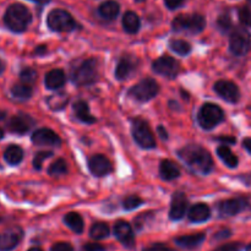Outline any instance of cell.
Segmentation results:
<instances>
[{"label": "cell", "instance_id": "cell-1", "mask_svg": "<svg viewBox=\"0 0 251 251\" xmlns=\"http://www.w3.org/2000/svg\"><path fill=\"white\" fill-rule=\"evenodd\" d=\"M179 158L184 162L191 172L207 176L213 171V159L210 152L199 145H188L176 152Z\"/></svg>", "mask_w": 251, "mask_h": 251}, {"label": "cell", "instance_id": "cell-2", "mask_svg": "<svg viewBox=\"0 0 251 251\" xmlns=\"http://www.w3.org/2000/svg\"><path fill=\"white\" fill-rule=\"evenodd\" d=\"M2 20L10 31L14 33H22L32 24L33 16L26 5L21 2H12L5 10Z\"/></svg>", "mask_w": 251, "mask_h": 251}, {"label": "cell", "instance_id": "cell-3", "mask_svg": "<svg viewBox=\"0 0 251 251\" xmlns=\"http://www.w3.org/2000/svg\"><path fill=\"white\" fill-rule=\"evenodd\" d=\"M206 28V17L199 12L180 14L172 21L174 32H186L189 34H199Z\"/></svg>", "mask_w": 251, "mask_h": 251}, {"label": "cell", "instance_id": "cell-4", "mask_svg": "<svg viewBox=\"0 0 251 251\" xmlns=\"http://www.w3.org/2000/svg\"><path fill=\"white\" fill-rule=\"evenodd\" d=\"M47 26L50 31L63 33V32L75 31L80 27V25L68 10L53 9L47 16Z\"/></svg>", "mask_w": 251, "mask_h": 251}, {"label": "cell", "instance_id": "cell-5", "mask_svg": "<svg viewBox=\"0 0 251 251\" xmlns=\"http://www.w3.org/2000/svg\"><path fill=\"white\" fill-rule=\"evenodd\" d=\"M98 78V64L93 58L81 61L71 70V80L76 86H90Z\"/></svg>", "mask_w": 251, "mask_h": 251}, {"label": "cell", "instance_id": "cell-6", "mask_svg": "<svg viewBox=\"0 0 251 251\" xmlns=\"http://www.w3.org/2000/svg\"><path fill=\"white\" fill-rule=\"evenodd\" d=\"M225 119V112L222 108L213 103H205L200 108L198 114V122L205 130H211L217 126Z\"/></svg>", "mask_w": 251, "mask_h": 251}, {"label": "cell", "instance_id": "cell-7", "mask_svg": "<svg viewBox=\"0 0 251 251\" xmlns=\"http://www.w3.org/2000/svg\"><path fill=\"white\" fill-rule=\"evenodd\" d=\"M251 49V36L245 27H234L230 32L229 50L237 56L247 55Z\"/></svg>", "mask_w": 251, "mask_h": 251}, {"label": "cell", "instance_id": "cell-8", "mask_svg": "<svg viewBox=\"0 0 251 251\" xmlns=\"http://www.w3.org/2000/svg\"><path fill=\"white\" fill-rule=\"evenodd\" d=\"M131 132L132 137H134V140L140 147L146 150L156 147V140H154L153 132H152L151 127L149 126L147 122H145L144 119L137 118V119L132 122Z\"/></svg>", "mask_w": 251, "mask_h": 251}, {"label": "cell", "instance_id": "cell-9", "mask_svg": "<svg viewBox=\"0 0 251 251\" xmlns=\"http://www.w3.org/2000/svg\"><path fill=\"white\" fill-rule=\"evenodd\" d=\"M159 92V86L153 78H145L129 90V96L139 102H149Z\"/></svg>", "mask_w": 251, "mask_h": 251}, {"label": "cell", "instance_id": "cell-10", "mask_svg": "<svg viewBox=\"0 0 251 251\" xmlns=\"http://www.w3.org/2000/svg\"><path fill=\"white\" fill-rule=\"evenodd\" d=\"M152 69L158 75L164 76L168 78H176L180 70V65L174 58L169 55H162L152 64Z\"/></svg>", "mask_w": 251, "mask_h": 251}, {"label": "cell", "instance_id": "cell-11", "mask_svg": "<svg viewBox=\"0 0 251 251\" xmlns=\"http://www.w3.org/2000/svg\"><path fill=\"white\" fill-rule=\"evenodd\" d=\"M216 93L229 103H237L240 98L239 87L232 81L221 80L217 81L213 86Z\"/></svg>", "mask_w": 251, "mask_h": 251}, {"label": "cell", "instance_id": "cell-12", "mask_svg": "<svg viewBox=\"0 0 251 251\" xmlns=\"http://www.w3.org/2000/svg\"><path fill=\"white\" fill-rule=\"evenodd\" d=\"M248 207H249V202L242 198L225 200L218 203L217 206L220 215L225 216V217H232V216L238 215Z\"/></svg>", "mask_w": 251, "mask_h": 251}, {"label": "cell", "instance_id": "cell-13", "mask_svg": "<svg viewBox=\"0 0 251 251\" xmlns=\"http://www.w3.org/2000/svg\"><path fill=\"white\" fill-rule=\"evenodd\" d=\"M114 235L125 248L127 249H134L135 244V234L132 227L125 221H118L114 226Z\"/></svg>", "mask_w": 251, "mask_h": 251}, {"label": "cell", "instance_id": "cell-14", "mask_svg": "<svg viewBox=\"0 0 251 251\" xmlns=\"http://www.w3.org/2000/svg\"><path fill=\"white\" fill-rule=\"evenodd\" d=\"M88 169L95 176H105L113 172V164L103 154H95L88 159Z\"/></svg>", "mask_w": 251, "mask_h": 251}, {"label": "cell", "instance_id": "cell-15", "mask_svg": "<svg viewBox=\"0 0 251 251\" xmlns=\"http://www.w3.org/2000/svg\"><path fill=\"white\" fill-rule=\"evenodd\" d=\"M34 125V120L29 117L28 114L25 113H19V114L14 115L11 119L9 120V130L14 134L24 135L31 130V127Z\"/></svg>", "mask_w": 251, "mask_h": 251}, {"label": "cell", "instance_id": "cell-16", "mask_svg": "<svg viewBox=\"0 0 251 251\" xmlns=\"http://www.w3.org/2000/svg\"><path fill=\"white\" fill-rule=\"evenodd\" d=\"M188 199L185 194L181 191H176L173 194L171 203V211H169V217L173 221H179L185 216L186 210H188Z\"/></svg>", "mask_w": 251, "mask_h": 251}, {"label": "cell", "instance_id": "cell-17", "mask_svg": "<svg viewBox=\"0 0 251 251\" xmlns=\"http://www.w3.org/2000/svg\"><path fill=\"white\" fill-rule=\"evenodd\" d=\"M22 237L24 233L20 228H12L0 233V251L14 250L20 244Z\"/></svg>", "mask_w": 251, "mask_h": 251}, {"label": "cell", "instance_id": "cell-18", "mask_svg": "<svg viewBox=\"0 0 251 251\" xmlns=\"http://www.w3.org/2000/svg\"><path fill=\"white\" fill-rule=\"evenodd\" d=\"M31 139L36 146H59L61 144L60 137L50 129H38Z\"/></svg>", "mask_w": 251, "mask_h": 251}, {"label": "cell", "instance_id": "cell-19", "mask_svg": "<svg viewBox=\"0 0 251 251\" xmlns=\"http://www.w3.org/2000/svg\"><path fill=\"white\" fill-rule=\"evenodd\" d=\"M137 68V60L131 55H124L118 63L115 69V77L123 81L129 78Z\"/></svg>", "mask_w": 251, "mask_h": 251}, {"label": "cell", "instance_id": "cell-20", "mask_svg": "<svg viewBox=\"0 0 251 251\" xmlns=\"http://www.w3.org/2000/svg\"><path fill=\"white\" fill-rule=\"evenodd\" d=\"M120 4L117 0H105L97 7V15L107 22H112L119 16Z\"/></svg>", "mask_w": 251, "mask_h": 251}, {"label": "cell", "instance_id": "cell-21", "mask_svg": "<svg viewBox=\"0 0 251 251\" xmlns=\"http://www.w3.org/2000/svg\"><path fill=\"white\" fill-rule=\"evenodd\" d=\"M206 239L205 233H196V234H189V235H181L174 239L176 244L178 247L183 248L186 250H194L196 248L200 247Z\"/></svg>", "mask_w": 251, "mask_h": 251}, {"label": "cell", "instance_id": "cell-22", "mask_svg": "<svg viewBox=\"0 0 251 251\" xmlns=\"http://www.w3.org/2000/svg\"><path fill=\"white\" fill-rule=\"evenodd\" d=\"M122 24L124 31L129 34L137 33L140 31V28H141V19H140V16L136 12L131 11V10H127L123 15Z\"/></svg>", "mask_w": 251, "mask_h": 251}, {"label": "cell", "instance_id": "cell-23", "mask_svg": "<svg viewBox=\"0 0 251 251\" xmlns=\"http://www.w3.org/2000/svg\"><path fill=\"white\" fill-rule=\"evenodd\" d=\"M189 220L194 223L206 222L211 217V210L206 203H195L189 211Z\"/></svg>", "mask_w": 251, "mask_h": 251}, {"label": "cell", "instance_id": "cell-24", "mask_svg": "<svg viewBox=\"0 0 251 251\" xmlns=\"http://www.w3.org/2000/svg\"><path fill=\"white\" fill-rule=\"evenodd\" d=\"M65 81V73L61 69H55V70H50L47 74L44 82H46L47 88H49V90H59L60 87H63Z\"/></svg>", "mask_w": 251, "mask_h": 251}, {"label": "cell", "instance_id": "cell-25", "mask_svg": "<svg viewBox=\"0 0 251 251\" xmlns=\"http://www.w3.org/2000/svg\"><path fill=\"white\" fill-rule=\"evenodd\" d=\"M159 176L163 180L171 181L174 179L179 178L180 176V171H179L178 166L174 162L169 161V159H164L159 164Z\"/></svg>", "mask_w": 251, "mask_h": 251}, {"label": "cell", "instance_id": "cell-26", "mask_svg": "<svg viewBox=\"0 0 251 251\" xmlns=\"http://www.w3.org/2000/svg\"><path fill=\"white\" fill-rule=\"evenodd\" d=\"M73 109L74 113H75V117L80 122L85 123V124H93V123H96V118L91 114L88 104L86 102H83V100H77L74 104Z\"/></svg>", "mask_w": 251, "mask_h": 251}, {"label": "cell", "instance_id": "cell-27", "mask_svg": "<svg viewBox=\"0 0 251 251\" xmlns=\"http://www.w3.org/2000/svg\"><path fill=\"white\" fill-rule=\"evenodd\" d=\"M4 158L10 166H17L24 159V150L17 145H11L5 150Z\"/></svg>", "mask_w": 251, "mask_h": 251}, {"label": "cell", "instance_id": "cell-28", "mask_svg": "<svg viewBox=\"0 0 251 251\" xmlns=\"http://www.w3.org/2000/svg\"><path fill=\"white\" fill-rule=\"evenodd\" d=\"M64 223L70 228L73 232L76 234H81L83 232V220L77 212H69L68 215L64 217Z\"/></svg>", "mask_w": 251, "mask_h": 251}, {"label": "cell", "instance_id": "cell-29", "mask_svg": "<svg viewBox=\"0 0 251 251\" xmlns=\"http://www.w3.org/2000/svg\"><path fill=\"white\" fill-rule=\"evenodd\" d=\"M217 154H218V157L221 158V161H222L226 166L229 167V168H235V167L238 166V162L239 161H238L237 156L233 153L232 150H230L228 146L222 145V146L218 147Z\"/></svg>", "mask_w": 251, "mask_h": 251}, {"label": "cell", "instance_id": "cell-30", "mask_svg": "<svg viewBox=\"0 0 251 251\" xmlns=\"http://www.w3.org/2000/svg\"><path fill=\"white\" fill-rule=\"evenodd\" d=\"M69 102V96L66 93H55V95L49 96L47 100V104L49 105L51 110H61L66 107Z\"/></svg>", "mask_w": 251, "mask_h": 251}, {"label": "cell", "instance_id": "cell-31", "mask_svg": "<svg viewBox=\"0 0 251 251\" xmlns=\"http://www.w3.org/2000/svg\"><path fill=\"white\" fill-rule=\"evenodd\" d=\"M109 227L104 222H96L93 223L90 229V235L95 240H102L109 237Z\"/></svg>", "mask_w": 251, "mask_h": 251}, {"label": "cell", "instance_id": "cell-32", "mask_svg": "<svg viewBox=\"0 0 251 251\" xmlns=\"http://www.w3.org/2000/svg\"><path fill=\"white\" fill-rule=\"evenodd\" d=\"M169 48L176 53L178 55L185 56L191 53V44L184 39H171L169 41Z\"/></svg>", "mask_w": 251, "mask_h": 251}, {"label": "cell", "instance_id": "cell-33", "mask_svg": "<svg viewBox=\"0 0 251 251\" xmlns=\"http://www.w3.org/2000/svg\"><path fill=\"white\" fill-rule=\"evenodd\" d=\"M216 25H217V28L220 29V32H222L223 34L230 33L232 29L234 28L233 26L232 17H230L229 11H225L217 17V21H216Z\"/></svg>", "mask_w": 251, "mask_h": 251}, {"label": "cell", "instance_id": "cell-34", "mask_svg": "<svg viewBox=\"0 0 251 251\" xmlns=\"http://www.w3.org/2000/svg\"><path fill=\"white\" fill-rule=\"evenodd\" d=\"M32 93H33V90L31 86L25 85V83H17L11 87V95L17 100H28L32 97Z\"/></svg>", "mask_w": 251, "mask_h": 251}, {"label": "cell", "instance_id": "cell-35", "mask_svg": "<svg viewBox=\"0 0 251 251\" xmlns=\"http://www.w3.org/2000/svg\"><path fill=\"white\" fill-rule=\"evenodd\" d=\"M68 173V164L63 158L56 159L48 168V174L51 176H60Z\"/></svg>", "mask_w": 251, "mask_h": 251}, {"label": "cell", "instance_id": "cell-36", "mask_svg": "<svg viewBox=\"0 0 251 251\" xmlns=\"http://www.w3.org/2000/svg\"><path fill=\"white\" fill-rule=\"evenodd\" d=\"M37 77H38V74H37V71L34 70V69L26 68L20 73V80H21L22 83H25V85H33V83L36 82Z\"/></svg>", "mask_w": 251, "mask_h": 251}, {"label": "cell", "instance_id": "cell-37", "mask_svg": "<svg viewBox=\"0 0 251 251\" xmlns=\"http://www.w3.org/2000/svg\"><path fill=\"white\" fill-rule=\"evenodd\" d=\"M238 17H239V21L243 26L251 27V9L248 5L240 6L238 9Z\"/></svg>", "mask_w": 251, "mask_h": 251}, {"label": "cell", "instance_id": "cell-38", "mask_svg": "<svg viewBox=\"0 0 251 251\" xmlns=\"http://www.w3.org/2000/svg\"><path fill=\"white\" fill-rule=\"evenodd\" d=\"M142 203H144V201H142L139 196L130 195L124 199V201H123V207H124L126 211H132L135 210V208L140 207Z\"/></svg>", "mask_w": 251, "mask_h": 251}, {"label": "cell", "instance_id": "cell-39", "mask_svg": "<svg viewBox=\"0 0 251 251\" xmlns=\"http://www.w3.org/2000/svg\"><path fill=\"white\" fill-rule=\"evenodd\" d=\"M51 156H53V152H49V151L38 152V153H37L33 158L34 169H38L39 171V169L42 168V166H43V162Z\"/></svg>", "mask_w": 251, "mask_h": 251}, {"label": "cell", "instance_id": "cell-40", "mask_svg": "<svg viewBox=\"0 0 251 251\" xmlns=\"http://www.w3.org/2000/svg\"><path fill=\"white\" fill-rule=\"evenodd\" d=\"M243 250V244L242 243H227V244H223L221 247L216 248L212 251H242Z\"/></svg>", "mask_w": 251, "mask_h": 251}, {"label": "cell", "instance_id": "cell-41", "mask_svg": "<svg viewBox=\"0 0 251 251\" xmlns=\"http://www.w3.org/2000/svg\"><path fill=\"white\" fill-rule=\"evenodd\" d=\"M163 2L167 9L171 10V11H174V10L183 7L185 5L186 0H163Z\"/></svg>", "mask_w": 251, "mask_h": 251}, {"label": "cell", "instance_id": "cell-42", "mask_svg": "<svg viewBox=\"0 0 251 251\" xmlns=\"http://www.w3.org/2000/svg\"><path fill=\"white\" fill-rule=\"evenodd\" d=\"M151 218H152L151 213H141V215L137 216V217L134 220L135 227H136L139 230H141L142 228H144L145 222H146L147 220H151Z\"/></svg>", "mask_w": 251, "mask_h": 251}, {"label": "cell", "instance_id": "cell-43", "mask_svg": "<svg viewBox=\"0 0 251 251\" xmlns=\"http://www.w3.org/2000/svg\"><path fill=\"white\" fill-rule=\"evenodd\" d=\"M50 251H74V248L73 245L69 244V243L60 242V243H55V244L51 247Z\"/></svg>", "mask_w": 251, "mask_h": 251}, {"label": "cell", "instance_id": "cell-44", "mask_svg": "<svg viewBox=\"0 0 251 251\" xmlns=\"http://www.w3.org/2000/svg\"><path fill=\"white\" fill-rule=\"evenodd\" d=\"M81 251H105V248L97 243H87V244L82 245Z\"/></svg>", "mask_w": 251, "mask_h": 251}, {"label": "cell", "instance_id": "cell-45", "mask_svg": "<svg viewBox=\"0 0 251 251\" xmlns=\"http://www.w3.org/2000/svg\"><path fill=\"white\" fill-rule=\"evenodd\" d=\"M230 235H232V232H230L229 229H222L220 230V232H217L215 234V240H223V239H227V238H229Z\"/></svg>", "mask_w": 251, "mask_h": 251}, {"label": "cell", "instance_id": "cell-46", "mask_svg": "<svg viewBox=\"0 0 251 251\" xmlns=\"http://www.w3.org/2000/svg\"><path fill=\"white\" fill-rule=\"evenodd\" d=\"M217 140L218 141L223 142V145H225V146H227V145L235 144V137H233V136H220V137H217Z\"/></svg>", "mask_w": 251, "mask_h": 251}, {"label": "cell", "instance_id": "cell-47", "mask_svg": "<svg viewBox=\"0 0 251 251\" xmlns=\"http://www.w3.org/2000/svg\"><path fill=\"white\" fill-rule=\"evenodd\" d=\"M164 245L163 244H153V245H151V247H149V248H146V249L145 250H142V251H162L164 249Z\"/></svg>", "mask_w": 251, "mask_h": 251}, {"label": "cell", "instance_id": "cell-48", "mask_svg": "<svg viewBox=\"0 0 251 251\" xmlns=\"http://www.w3.org/2000/svg\"><path fill=\"white\" fill-rule=\"evenodd\" d=\"M157 131H158V134L161 135L162 139H164V140L168 139V132H167V130L164 129V127L162 126V125H159L158 129H157Z\"/></svg>", "mask_w": 251, "mask_h": 251}, {"label": "cell", "instance_id": "cell-49", "mask_svg": "<svg viewBox=\"0 0 251 251\" xmlns=\"http://www.w3.org/2000/svg\"><path fill=\"white\" fill-rule=\"evenodd\" d=\"M44 53H47V46H38L34 49V54H37V55H41Z\"/></svg>", "mask_w": 251, "mask_h": 251}, {"label": "cell", "instance_id": "cell-50", "mask_svg": "<svg viewBox=\"0 0 251 251\" xmlns=\"http://www.w3.org/2000/svg\"><path fill=\"white\" fill-rule=\"evenodd\" d=\"M243 146H244V149L251 154V137H248V139H245L244 141H243Z\"/></svg>", "mask_w": 251, "mask_h": 251}, {"label": "cell", "instance_id": "cell-51", "mask_svg": "<svg viewBox=\"0 0 251 251\" xmlns=\"http://www.w3.org/2000/svg\"><path fill=\"white\" fill-rule=\"evenodd\" d=\"M29 1H33L34 4L41 5V6H44V5H48L51 0H29Z\"/></svg>", "mask_w": 251, "mask_h": 251}, {"label": "cell", "instance_id": "cell-52", "mask_svg": "<svg viewBox=\"0 0 251 251\" xmlns=\"http://www.w3.org/2000/svg\"><path fill=\"white\" fill-rule=\"evenodd\" d=\"M4 70H5V64H4V61H2L1 59H0V75H1V74L4 73Z\"/></svg>", "mask_w": 251, "mask_h": 251}, {"label": "cell", "instance_id": "cell-53", "mask_svg": "<svg viewBox=\"0 0 251 251\" xmlns=\"http://www.w3.org/2000/svg\"><path fill=\"white\" fill-rule=\"evenodd\" d=\"M27 251H43V250L39 249V248H31V249L27 250Z\"/></svg>", "mask_w": 251, "mask_h": 251}, {"label": "cell", "instance_id": "cell-54", "mask_svg": "<svg viewBox=\"0 0 251 251\" xmlns=\"http://www.w3.org/2000/svg\"><path fill=\"white\" fill-rule=\"evenodd\" d=\"M136 4H142V2H146V0H134Z\"/></svg>", "mask_w": 251, "mask_h": 251}, {"label": "cell", "instance_id": "cell-55", "mask_svg": "<svg viewBox=\"0 0 251 251\" xmlns=\"http://www.w3.org/2000/svg\"><path fill=\"white\" fill-rule=\"evenodd\" d=\"M4 118H5V113H4V112H1V110H0V120L4 119Z\"/></svg>", "mask_w": 251, "mask_h": 251}, {"label": "cell", "instance_id": "cell-56", "mask_svg": "<svg viewBox=\"0 0 251 251\" xmlns=\"http://www.w3.org/2000/svg\"><path fill=\"white\" fill-rule=\"evenodd\" d=\"M2 137H4V131H2V129L0 127V140H1Z\"/></svg>", "mask_w": 251, "mask_h": 251}, {"label": "cell", "instance_id": "cell-57", "mask_svg": "<svg viewBox=\"0 0 251 251\" xmlns=\"http://www.w3.org/2000/svg\"><path fill=\"white\" fill-rule=\"evenodd\" d=\"M162 251H176V250H173V249H169V248H164L163 250Z\"/></svg>", "mask_w": 251, "mask_h": 251}, {"label": "cell", "instance_id": "cell-58", "mask_svg": "<svg viewBox=\"0 0 251 251\" xmlns=\"http://www.w3.org/2000/svg\"><path fill=\"white\" fill-rule=\"evenodd\" d=\"M245 250H247V251H251V243H250L249 245H248V247H247V249H245Z\"/></svg>", "mask_w": 251, "mask_h": 251}, {"label": "cell", "instance_id": "cell-59", "mask_svg": "<svg viewBox=\"0 0 251 251\" xmlns=\"http://www.w3.org/2000/svg\"><path fill=\"white\" fill-rule=\"evenodd\" d=\"M248 4H249V6H251V0H247Z\"/></svg>", "mask_w": 251, "mask_h": 251}, {"label": "cell", "instance_id": "cell-60", "mask_svg": "<svg viewBox=\"0 0 251 251\" xmlns=\"http://www.w3.org/2000/svg\"><path fill=\"white\" fill-rule=\"evenodd\" d=\"M0 222H1V218H0Z\"/></svg>", "mask_w": 251, "mask_h": 251}, {"label": "cell", "instance_id": "cell-61", "mask_svg": "<svg viewBox=\"0 0 251 251\" xmlns=\"http://www.w3.org/2000/svg\"><path fill=\"white\" fill-rule=\"evenodd\" d=\"M0 168H1V167H0Z\"/></svg>", "mask_w": 251, "mask_h": 251}]
</instances>
